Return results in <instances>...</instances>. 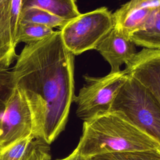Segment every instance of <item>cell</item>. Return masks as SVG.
Returning a JSON list of instances; mask_svg holds the SVG:
<instances>
[{"label":"cell","mask_w":160,"mask_h":160,"mask_svg":"<svg viewBox=\"0 0 160 160\" xmlns=\"http://www.w3.org/2000/svg\"><path fill=\"white\" fill-rule=\"evenodd\" d=\"M74 56L55 31L26 44L11 70L31 112L32 134L49 145L64 129L75 96Z\"/></svg>","instance_id":"6da1fadb"},{"label":"cell","mask_w":160,"mask_h":160,"mask_svg":"<svg viewBox=\"0 0 160 160\" xmlns=\"http://www.w3.org/2000/svg\"><path fill=\"white\" fill-rule=\"evenodd\" d=\"M160 148V144L118 112L109 111L84 121L74 149L88 160L98 155Z\"/></svg>","instance_id":"7a4b0ae2"},{"label":"cell","mask_w":160,"mask_h":160,"mask_svg":"<svg viewBox=\"0 0 160 160\" xmlns=\"http://www.w3.org/2000/svg\"><path fill=\"white\" fill-rule=\"evenodd\" d=\"M109 111L119 112L160 144V102L131 77L127 75Z\"/></svg>","instance_id":"3957f363"},{"label":"cell","mask_w":160,"mask_h":160,"mask_svg":"<svg viewBox=\"0 0 160 160\" xmlns=\"http://www.w3.org/2000/svg\"><path fill=\"white\" fill-rule=\"evenodd\" d=\"M114 26L112 13L106 7L80 14L61 29L64 46L74 55L95 49L101 40Z\"/></svg>","instance_id":"277c9868"},{"label":"cell","mask_w":160,"mask_h":160,"mask_svg":"<svg viewBox=\"0 0 160 160\" xmlns=\"http://www.w3.org/2000/svg\"><path fill=\"white\" fill-rule=\"evenodd\" d=\"M126 77L124 69L100 78L84 75L85 84L73 101L77 116L86 121L109 112Z\"/></svg>","instance_id":"5b68a950"},{"label":"cell","mask_w":160,"mask_h":160,"mask_svg":"<svg viewBox=\"0 0 160 160\" xmlns=\"http://www.w3.org/2000/svg\"><path fill=\"white\" fill-rule=\"evenodd\" d=\"M31 112L22 93L16 88L0 119L1 151L32 134Z\"/></svg>","instance_id":"8992f818"},{"label":"cell","mask_w":160,"mask_h":160,"mask_svg":"<svg viewBox=\"0 0 160 160\" xmlns=\"http://www.w3.org/2000/svg\"><path fill=\"white\" fill-rule=\"evenodd\" d=\"M124 70L160 102V50L143 48L125 64Z\"/></svg>","instance_id":"52a82bcc"},{"label":"cell","mask_w":160,"mask_h":160,"mask_svg":"<svg viewBox=\"0 0 160 160\" xmlns=\"http://www.w3.org/2000/svg\"><path fill=\"white\" fill-rule=\"evenodd\" d=\"M136 44L114 26L98 43L95 49L109 64L110 72L119 71L136 54Z\"/></svg>","instance_id":"ba28073f"},{"label":"cell","mask_w":160,"mask_h":160,"mask_svg":"<svg viewBox=\"0 0 160 160\" xmlns=\"http://www.w3.org/2000/svg\"><path fill=\"white\" fill-rule=\"evenodd\" d=\"M12 4L13 0H0V69H9L17 57Z\"/></svg>","instance_id":"9c48e42d"},{"label":"cell","mask_w":160,"mask_h":160,"mask_svg":"<svg viewBox=\"0 0 160 160\" xmlns=\"http://www.w3.org/2000/svg\"><path fill=\"white\" fill-rule=\"evenodd\" d=\"M130 38L136 46L160 50V4L152 8L144 28L132 34Z\"/></svg>","instance_id":"30bf717a"},{"label":"cell","mask_w":160,"mask_h":160,"mask_svg":"<svg viewBox=\"0 0 160 160\" xmlns=\"http://www.w3.org/2000/svg\"><path fill=\"white\" fill-rule=\"evenodd\" d=\"M31 8L43 9L67 21L81 14L76 0H21L20 11Z\"/></svg>","instance_id":"8fae6325"},{"label":"cell","mask_w":160,"mask_h":160,"mask_svg":"<svg viewBox=\"0 0 160 160\" xmlns=\"http://www.w3.org/2000/svg\"><path fill=\"white\" fill-rule=\"evenodd\" d=\"M152 9V8L123 10L119 8L112 13L114 26L130 38L132 34L144 28Z\"/></svg>","instance_id":"7c38bea8"},{"label":"cell","mask_w":160,"mask_h":160,"mask_svg":"<svg viewBox=\"0 0 160 160\" xmlns=\"http://www.w3.org/2000/svg\"><path fill=\"white\" fill-rule=\"evenodd\" d=\"M54 31L52 28L41 24L26 22H18L15 44L17 46L20 42H24L26 44L34 43L52 35Z\"/></svg>","instance_id":"4fadbf2b"},{"label":"cell","mask_w":160,"mask_h":160,"mask_svg":"<svg viewBox=\"0 0 160 160\" xmlns=\"http://www.w3.org/2000/svg\"><path fill=\"white\" fill-rule=\"evenodd\" d=\"M68 21L48 11L36 8H31L21 11L18 17V22H32L44 25L52 29L58 28L59 29Z\"/></svg>","instance_id":"5bb4252c"},{"label":"cell","mask_w":160,"mask_h":160,"mask_svg":"<svg viewBox=\"0 0 160 160\" xmlns=\"http://www.w3.org/2000/svg\"><path fill=\"white\" fill-rule=\"evenodd\" d=\"M38 140L30 135L14 142L1 151L0 160H28Z\"/></svg>","instance_id":"9a60e30c"},{"label":"cell","mask_w":160,"mask_h":160,"mask_svg":"<svg viewBox=\"0 0 160 160\" xmlns=\"http://www.w3.org/2000/svg\"><path fill=\"white\" fill-rule=\"evenodd\" d=\"M88 160H160V148L98 155Z\"/></svg>","instance_id":"2e32d148"},{"label":"cell","mask_w":160,"mask_h":160,"mask_svg":"<svg viewBox=\"0 0 160 160\" xmlns=\"http://www.w3.org/2000/svg\"><path fill=\"white\" fill-rule=\"evenodd\" d=\"M15 88L12 71L9 69H0V119Z\"/></svg>","instance_id":"e0dca14e"},{"label":"cell","mask_w":160,"mask_h":160,"mask_svg":"<svg viewBox=\"0 0 160 160\" xmlns=\"http://www.w3.org/2000/svg\"><path fill=\"white\" fill-rule=\"evenodd\" d=\"M49 145L38 140L28 160H51Z\"/></svg>","instance_id":"ac0fdd59"},{"label":"cell","mask_w":160,"mask_h":160,"mask_svg":"<svg viewBox=\"0 0 160 160\" xmlns=\"http://www.w3.org/2000/svg\"><path fill=\"white\" fill-rule=\"evenodd\" d=\"M160 4V0H129L119 8L123 10L154 8Z\"/></svg>","instance_id":"d6986e66"},{"label":"cell","mask_w":160,"mask_h":160,"mask_svg":"<svg viewBox=\"0 0 160 160\" xmlns=\"http://www.w3.org/2000/svg\"><path fill=\"white\" fill-rule=\"evenodd\" d=\"M56 160H86V159H85L83 157L80 156L79 154V153L74 149L67 157H66L64 158H62V159H56Z\"/></svg>","instance_id":"ffe728a7"},{"label":"cell","mask_w":160,"mask_h":160,"mask_svg":"<svg viewBox=\"0 0 160 160\" xmlns=\"http://www.w3.org/2000/svg\"><path fill=\"white\" fill-rule=\"evenodd\" d=\"M1 148H0V153H1Z\"/></svg>","instance_id":"44dd1931"}]
</instances>
